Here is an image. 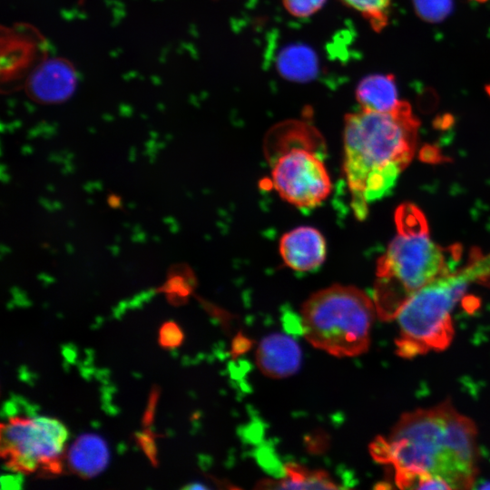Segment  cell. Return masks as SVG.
Here are the masks:
<instances>
[{
	"label": "cell",
	"mask_w": 490,
	"mask_h": 490,
	"mask_svg": "<svg viewBox=\"0 0 490 490\" xmlns=\"http://www.w3.org/2000/svg\"><path fill=\"white\" fill-rule=\"evenodd\" d=\"M0 438L7 468L23 474L61 472L67 430L58 420L11 417L1 425Z\"/></svg>",
	"instance_id": "obj_6"
},
{
	"label": "cell",
	"mask_w": 490,
	"mask_h": 490,
	"mask_svg": "<svg viewBox=\"0 0 490 490\" xmlns=\"http://www.w3.org/2000/svg\"><path fill=\"white\" fill-rule=\"evenodd\" d=\"M282 68L290 75H307V72L302 68L311 73V55L306 53V50H289L284 58L282 57Z\"/></svg>",
	"instance_id": "obj_17"
},
{
	"label": "cell",
	"mask_w": 490,
	"mask_h": 490,
	"mask_svg": "<svg viewBox=\"0 0 490 490\" xmlns=\"http://www.w3.org/2000/svg\"><path fill=\"white\" fill-rule=\"evenodd\" d=\"M416 15L429 23H437L448 16L452 0H413Z\"/></svg>",
	"instance_id": "obj_16"
},
{
	"label": "cell",
	"mask_w": 490,
	"mask_h": 490,
	"mask_svg": "<svg viewBox=\"0 0 490 490\" xmlns=\"http://www.w3.org/2000/svg\"><path fill=\"white\" fill-rule=\"evenodd\" d=\"M183 338V334L179 326L173 322H167L161 328L160 343L165 348L179 346Z\"/></svg>",
	"instance_id": "obj_19"
},
{
	"label": "cell",
	"mask_w": 490,
	"mask_h": 490,
	"mask_svg": "<svg viewBox=\"0 0 490 490\" xmlns=\"http://www.w3.org/2000/svg\"><path fill=\"white\" fill-rule=\"evenodd\" d=\"M398 234H428L427 221L423 212L412 203L400 205L395 214Z\"/></svg>",
	"instance_id": "obj_15"
},
{
	"label": "cell",
	"mask_w": 490,
	"mask_h": 490,
	"mask_svg": "<svg viewBox=\"0 0 490 490\" xmlns=\"http://www.w3.org/2000/svg\"><path fill=\"white\" fill-rule=\"evenodd\" d=\"M279 252L285 264L293 270L312 271L326 259V241L317 229L299 227L283 235Z\"/></svg>",
	"instance_id": "obj_8"
},
{
	"label": "cell",
	"mask_w": 490,
	"mask_h": 490,
	"mask_svg": "<svg viewBox=\"0 0 490 490\" xmlns=\"http://www.w3.org/2000/svg\"><path fill=\"white\" fill-rule=\"evenodd\" d=\"M70 468L85 478L100 474L107 466L109 450L105 441L97 435L84 434L76 438L67 451Z\"/></svg>",
	"instance_id": "obj_11"
},
{
	"label": "cell",
	"mask_w": 490,
	"mask_h": 490,
	"mask_svg": "<svg viewBox=\"0 0 490 490\" xmlns=\"http://www.w3.org/2000/svg\"><path fill=\"white\" fill-rule=\"evenodd\" d=\"M356 99L361 109L393 111L400 103L394 75L376 74L364 77L356 87Z\"/></svg>",
	"instance_id": "obj_12"
},
{
	"label": "cell",
	"mask_w": 490,
	"mask_h": 490,
	"mask_svg": "<svg viewBox=\"0 0 490 490\" xmlns=\"http://www.w3.org/2000/svg\"><path fill=\"white\" fill-rule=\"evenodd\" d=\"M76 77L72 66L54 59L42 64L28 80L31 97L44 103H54L69 97L74 89Z\"/></svg>",
	"instance_id": "obj_10"
},
{
	"label": "cell",
	"mask_w": 490,
	"mask_h": 490,
	"mask_svg": "<svg viewBox=\"0 0 490 490\" xmlns=\"http://www.w3.org/2000/svg\"><path fill=\"white\" fill-rule=\"evenodd\" d=\"M350 9L358 12L377 32L388 24L391 0H341Z\"/></svg>",
	"instance_id": "obj_14"
},
{
	"label": "cell",
	"mask_w": 490,
	"mask_h": 490,
	"mask_svg": "<svg viewBox=\"0 0 490 490\" xmlns=\"http://www.w3.org/2000/svg\"><path fill=\"white\" fill-rule=\"evenodd\" d=\"M284 475L280 479H264L258 483L262 489H337L340 488L324 470H309L294 463H287L283 467Z\"/></svg>",
	"instance_id": "obj_13"
},
{
	"label": "cell",
	"mask_w": 490,
	"mask_h": 490,
	"mask_svg": "<svg viewBox=\"0 0 490 490\" xmlns=\"http://www.w3.org/2000/svg\"><path fill=\"white\" fill-rule=\"evenodd\" d=\"M253 345V340L239 332L232 339L230 353L236 358L248 352Z\"/></svg>",
	"instance_id": "obj_20"
},
{
	"label": "cell",
	"mask_w": 490,
	"mask_h": 490,
	"mask_svg": "<svg viewBox=\"0 0 490 490\" xmlns=\"http://www.w3.org/2000/svg\"><path fill=\"white\" fill-rule=\"evenodd\" d=\"M327 0H282L285 10L296 18H308L318 12Z\"/></svg>",
	"instance_id": "obj_18"
},
{
	"label": "cell",
	"mask_w": 490,
	"mask_h": 490,
	"mask_svg": "<svg viewBox=\"0 0 490 490\" xmlns=\"http://www.w3.org/2000/svg\"><path fill=\"white\" fill-rule=\"evenodd\" d=\"M419 125L405 101L388 113L360 109L345 116L343 168L358 220L366 218L369 203L392 191L410 162Z\"/></svg>",
	"instance_id": "obj_2"
},
{
	"label": "cell",
	"mask_w": 490,
	"mask_h": 490,
	"mask_svg": "<svg viewBox=\"0 0 490 490\" xmlns=\"http://www.w3.org/2000/svg\"><path fill=\"white\" fill-rule=\"evenodd\" d=\"M376 310L363 290L333 285L312 294L302 305V333L318 349L338 358L356 357L368 349Z\"/></svg>",
	"instance_id": "obj_3"
},
{
	"label": "cell",
	"mask_w": 490,
	"mask_h": 490,
	"mask_svg": "<svg viewBox=\"0 0 490 490\" xmlns=\"http://www.w3.org/2000/svg\"><path fill=\"white\" fill-rule=\"evenodd\" d=\"M428 234H398L377 260L375 306L379 318H395L402 305L417 290L451 272L460 258L458 247L450 256Z\"/></svg>",
	"instance_id": "obj_5"
},
{
	"label": "cell",
	"mask_w": 490,
	"mask_h": 490,
	"mask_svg": "<svg viewBox=\"0 0 490 490\" xmlns=\"http://www.w3.org/2000/svg\"><path fill=\"white\" fill-rule=\"evenodd\" d=\"M420 156L422 161L427 162H438L443 161V156L439 150L431 145L424 146L420 152Z\"/></svg>",
	"instance_id": "obj_21"
},
{
	"label": "cell",
	"mask_w": 490,
	"mask_h": 490,
	"mask_svg": "<svg viewBox=\"0 0 490 490\" xmlns=\"http://www.w3.org/2000/svg\"><path fill=\"white\" fill-rule=\"evenodd\" d=\"M474 1L482 3V2H485V1H487V0H474Z\"/></svg>",
	"instance_id": "obj_22"
},
{
	"label": "cell",
	"mask_w": 490,
	"mask_h": 490,
	"mask_svg": "<svg viewBox=\"0 0 490 490\" xmlns=\"http://www.w3.org/2000/svg\"><path fill=\"white\" fill-rule=\"evenodd\" d=\"M485 279L476 261L463 271L440 277L415 292L399 309L395 319L397 355L412 358L430 351H442L451 343V312L473 279Z\"/></svg>",
	"instance_id": "obj_4"
},
{
	"label": "cell",
	"mask_w": 490,
	"mask_h": 490,
	"mask_svg": "<svg viewBox=\"0 0 490 490\" xmlns=\"http://www.w3.org/2000/svg\"><path fill=\"white\" fill-rule=\"evenodd\" d=\"M301 359V349L296 340L281 333L265 337L256 350L258 368L272 378H284L295 374Z\"/></svg>",
	"instance_id": "obj_9"
},
{
	"label": "cell",
	"mask_w": 490,
	"mask_h": 490,
	"mask_svg": "<svg viewBox=\"0 0 490 490\" xmlns=\"http://www.w3.org/2000/svg\"><path fill=\"white\" fill-rule=\"evenodd\" d=\"M476 437L475 423L446 400L403 414L370 453L394 468L400 488L469 489L478 471Z\"/></svg>",
	"instance_id": "obj_1"
},
{
	"label": "cell",
	"mask_w": 490,
	"mask_h": 490,
	"mask_svg": "<svg viewBox=\"0 0 490 490\" xmlns=\"http://www.w3.org/2000/svg\"><path fill=\"white\" fill-rule=\"evenodd\" d=\"M271 175L280 197L300 209L320 205L331 191L330 177L322 159L305 146H292L279 156Z\"/></svg>",
	"instance_id": "obj_7"
}]
</instances>
